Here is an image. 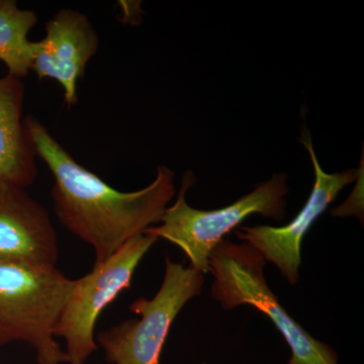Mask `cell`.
Instances as JSON below:
<instances>
[{"mask_svg":"<svg viewBox=\"0 0 364 364\" xmlns=\"http://www.w3.org/2000/svg\"><path fill=\"white\" fill-rule=\"evenodd\" d=\"M36 156L52 172L54 210L60 223L95 250V264L104 262L124 243L161 222L176 195L174 172L157 168L140 191L123 193L79 164L37 117L23 119Z\"/></svg>","mask_w":364,"mask_h":364,"instance_id":"1","label":"cell"},{"mask_svg":"<svg viewBox=\"0 0 364 364\" xmlns=\"http://www.w3.org/2000/svg\"><path fill=\"white\" fill-rule=\"evenodd\" d=\"M73 286L56 267L0 262V347L25 342L38 363H67L54 328Z\"/></svg>","mask_w":364,"mask_h":364,"instance_id":"2","label":"cell"},{"mask_svg":"<svg viewBox=\"0 0 364 364\" xmlns=\"http://www.w3.org/2000/svg\"><path fill=\"white\" fill-rule=\"evenodd\" d=\"M263 256L245 242L223 240L208 258L212 298L226 310L248 305L269 318L291 351L287 364H339L329 345L314 338L289 316L268 287Z\"/></svg>","mask_w":364,"mask_h":364,"instance_id":"3","label":"cell"},{"mask_svg":"<svg viewBox=\"0 0 364 364\" xmlns=\"http://www.w3.org/2000/svg\"><path fill=\"white\" fill-rule=\"evenodd\" d=\"M195 181L193 172L184 174L176 203L166 208L158 226L151 227L144 233L181 248L191 261L189 267L203 274L210 272L208 258L213 250L246 218L259 214L282 221L286 215L284 198L289 193L286 173L274 174L232 205L214 210H198L186 203V191Z\"/></svg>","mask_w":364,"mask_h":364,"instance_id":"4","label":"cell"},{"mask_svg":"<svg viewBox=\"0 0 364 364\" xmlns=\"http://www.w3.org/2000/svg\"><path fill=\"white\" fill-rule=\"evenodd\" d=\"M203 282L202 272L166 256L159 291L152 299L139 298L131 304L139 318L122 321L97 335L107 363L160 364L170 328L183 306L202 294Z\"/></svg>","mask_w":364,"mask_h":364,"instance_id":"5","label":"cell"},{"mask_svg":"<svg viewBox=\"0 0 364 364\" xmlns=\"http://www.w3.org/2000/svg\"><path fill=\"white\" fill-rule=\"evenodd\" d=\"M159 239L144 233L81 279H74L65 305L54 328L55 337L65 341L67 363L85 364L97 350L95 324L100 314L124 291L130 289L138 265Z\"/></svg>","mask_w":364,"mask_h":364,"instance_id":"6","label":"cell"},{"mask_svg":"<svg viewBox=\"0 0 364 364\" xmlns=\"http://www.w3.org/2000/svg\"><path fill=\"white\" fill-rule=\"evenodd\" d=\"M301 141L310 153L316 177L305 207L287 226H243L235 231L239 240L255 248L267 262H272L279 268L282 277L293 286L299 280L301 244L309 230L326 208L336 200L340 191L358 178L356 169L341 173H326L316 156L310 135L303 134Z\"/></svg>","mask_w":364,"mask_h":364,"instance_id":"7","label":"cell"},{"mask_svg":"<svg viewBox=\"0 0 364 364\" xmlns=\"http://www.w3.org/2000/svg\"><path fill=\"white\" fill-rule=\"evenodd\" d=\"M58 237L49 213L26 188L0 181V262L56 267Z\"/></svg>","mask_w":364,"mask_h":364,"instance_id":"8","label":"cell"},{"mask_svg":"<svg viewBox=\"0 0 364 364\" xmlns=\"http://www.w3.org/2000/svg\"><path fill=\"white\" fill-rule=\"evenodd\" d=\"M32 71L40 79H54L72 107L77 102L78 79L97 54L100 38L87 16L73 9H62L46 25V37L38 42Z\"/></svg>","mask_w":364,"mask_h":364,"instance_id":"9","label":"cell"},{"mask_svg":"<svg viewBox=\"0 0 364 364\" xmlns=\"http://www.w3.org/2000/svg\"><path fill=\"white\" fill-rule=\"evenodd\" d=\"M21 79L0 77V181L26 188L38 176L36 154L26 136Z\"/></svg>","mask_w":364,"mask_h":364,"instance_id":"10","label":"cell"},{"mask_svg":"<svg viewBox=\"0 0 364 364\" xmlns=\"http://www.w3.org/2000/svg\"><path fill=\"white\" fill-rule=\"evenodd\" d=\"M37 21L33 11L21 9L14 0H0V61L14 77L25 78L32 71L39 46L28 40V33Z\"/></svg>","mask_w":364,"mask_h":364,"instance_id":"11","label":"cell"}]
</instances>
